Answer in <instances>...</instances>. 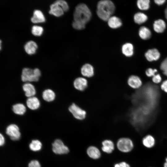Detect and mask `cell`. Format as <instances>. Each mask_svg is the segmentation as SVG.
Returning a JSON list of instances; mask_svg holds the SVG:
<instances>
[{
    "instance_id": "31",
    "label": "cell",
    "mask_w": 167,
    "mask_h": 167,
    "mask_svg": "<svg viewBox=\"0 0 167 167\" xmlns=\"http://www.w3.org/2000/svg\"><path fill=\"white\" fill-rule=\"evenodd\" d=\"M72 27L77 30L84 29L85 27V25L81 23L74 21L72 23Z\"/></svg>"
},
{
    "instance_id": "42",
    "label": "cell",
    "mask_w": 167,
    "mask_h": 167,
    "mask_svg": "<svg viewBox=\"0 0 167 167\" xmlns=\"http://www.w3.org/2000/svg\"><path fill=\"white\" fill-rule=\"evenodd\" d=\"M152 167V166H149V167Z\"/></svg>"
},
{
    "instance_id": "6",
    "label": "cell",
    "mask_w": 167,
    "mask_h": 167,
    "mask_svg": "<svg viewBox=\"0 0 167 167\" xmlns=\"http://www.w3.org/2000/svg\"><path fill=\"white\" fill-rule=\"evenodd\" d=\"M52 150L54 153L59 155L66 154L69 152L68 147L59 139L55 140L52 143Z\"/></svg>"
},
{
    "instance_id": "5",
    "label": "cell",
    "mask_w": 167,
    "mask_h": 167,
    "mask_svg": "<svg viewBox=\"0 0 167 167\" xmlns=\"http://www.w3.org/2000/svg\"><path fill=\"white\" fill-rule=\"evenodd\" d=\"M68 110L77 120H83L86 117V111L75 103H72L69 106Z\"/></svg>"
},
{
    "instance_id": "11",
    "label": "cell",
    "mask_w": 167,
    "mask_h": 167,
    "mask_svg": "<svg viewBox=\"0 0 167 167\" xmlns=\"http://www.w3.org/2000/svg\"><path fill=\"white\" fill-rule=\"evenodd\" d=\"M26 104L29 109L32 110H35L40 108L41 103L37 97L33 96L27 99Z\"/></svg>"
},
{
    "instance_id": "39",
    "label": "cell",
    "mask_w": 167,
    "mask_h": 167,
    "mask_svg": "<svg viewBox=\"0 0 167 167\" xmlns=\"http://www.w3.org/2000/svg\"><path fill=\"white\" fill-rule=\"evenodd\" d=\"M165 1V0H155V2L158 5H161L163 4Z\"/></svg>"
},
{
    "instance_id": "10",
    "label": "cell",
    "mask_w": 167,
    "mask_h": 167,
    "mask_svg": "<svg viewBox=\"0 0 167 167\" xmlns=\"http://www.w3.org/2000/svg\"><path fill=\"white\" fill-rule=\"evenodd\" d=\"M80 72L83 76L87 78L92 77L95 74L94 67L89 63L83 65L81 68Z\"/></svg>"
},
{
    "instance_id": "28",
    "label": "cell",
    "mask_w": 167,
    "mask_h": 167,
    "mask_svg": "<svg viewBox=\"0 0 167 167\" xmlns=\"http://www.w3.org/2000/svg\"><path fill=\"white\" fill-rule=\"evenodd\" d=\"M149 0H139L137 2V5L140 9L147 10L149 8Z\"/></svg>"
},
{
    "instance_id": "37",
    "label": "cell",
    "mask_w": 167,
    "mask_h": 167,
    "mask_svg": "<svg viewBox=\"0 0 167 167\" xmlns=\"http://www.w3.org/2000/svg\"><path fill=\"white\" fill-rule=\"evenodd\" d=\"M161 88L162 90L167 93V80L164 81L162 83Z\"/></svg>"
},
{
    "instance_id": "30",
    "label": "cell",
    "mask_w": 167,
    "mask_h": 167,
    "mask_svg": "<svg viewBox=\"0 0 167 167\" xmlns=\"http://www.w3.org/2000/svg\"><path fill=\"white\" fill-rule=\"evenodd\" d=\"M55 2L61 6L64 11H66L69 10L68 5L66 1L63 0H58Z\"/></svg>"
},
{
    "instance_id": "23",
    "label": "cell",
    "mask_w": 167,
    "mask_h": 167,
    "mask_svg": "<svg viewBox=\"0 0 167 167\" xmlns=\"http://www.w3.org/2000/svg\"><path fill=\"white\" fill-rule=\"evenodd\" d=\"M165 27L166 24L165 22L161 19L155 21L153 24L154 29L156 32L158 33L163 32Z\"/></svg>"
},
{
    "instance_id": "14",
    "label": "cell",
    "mask_w": 167,
    "mask_h": 167,
    "mask_svg": "<svg viewBox=\"0 0 167 167\" xmlns=\"http://www.w3.org/2000/svg\"><path fill=\"white\" fill-rule=\"evenodd\" d=\"M101 144V149L103 152L106 153H111L114 149V143L111 140L105 139L102 141Z\"/></svg>"
},
{
    "instance_id": "15",
    "label": "cell",
    "mask_w": 167,
    "mask_h": 167,
    "mask_svg": "<svg viewBox=\"0 0 167 167\" xmlns=\"http://www.w3.org/2000/svg\"><path fill=\"white\" fill-rule=\"evenodd\" d=\"M127 82L129 86L134 89L139 88L142 84V82L140 78L135 75H132L129 77Z\"/></svg>"
},
{
    "instance_id": "25",
    "label": "cell",
    "mask_w": 167,
    "mask_h": 167,
    "mask_svg": "<svg viewBox=\"0 0 167 167\" xmlns=\"http://www.w3.org/2000/svg\"><path fill=\"white\" fill-rule=\"evenodd\" d=\"M139 34L142 39L146 40L151 37V31L147 28L143 26L139 28Z\"/></svg>"
},
{
    "instance_id": "41",
    "label": "cell",
    "mask_w": 167,
    "mask_h": 167,
    "mask_svg": "<svg viewBox=\"0 0 167 167\" xmlns=\"http://www.w3.org/2000/svg\"><path fill=\"white\" fill-rule=\"evenodd\" d=\"M165 14L166 18L167 19V7L165 11Z\"/></svg>"
},
{
    "instance_id": "12",
    "label": "cell",
    "mask_w": 167,
    "mask_h": 167,
    "mask_svg": "<svg viewBox=\"0 0 167 167\" xmlns=\"http://www.w3.org/2000/svg\"><path fill=\"white\" fill-rule=\"evenodd\" d=\"M22 89L25 93V96L28 98L34 96L36 93L35 86L30 83L24 84L22 86Z\"/></svg>"
},
{
    "instance_id": "16",
    "label": "cell",
    "mask_w": 167,
    "mask_h": 167,
    "mask_svg": "<svg viewBox=\"0 0 167 167\" xmlns=\"http://www.w3.org/2000/svg\"><path fill=\"white\" fill-rule=\"evenodd\" d=\"M64 12L61 6L55 2L50 6L49 13L51 14L59 17L63 15Z\"/></svg>"
},
{
    "instance_id": "40",
    "label": "cell",
    "mask_w": 167,
    "mask_h": 167,
    "mask_svg": "<svg viewBox=\"0 0 167 167\" xmlns=\"http://www.w3.org/2000/svg\"><path fill=\"white\" fill-rule=\"evenodd\" d=\"M163 167H167V156L165 158L164 161L163 165Z\"/></svg>"
},
{
    "instance_id": "24",
    "label": "cell",
    "mask_w": 167,
    "mask_h": 167,
    "mask_svg": "<svg viewBox=\"0 0 167 167\" xmlns=\"http://www.w3.org/2000/svg\"><path fill=\"white\" fill-rule=\"evenodd\" d=\"M122 53L127 57L131 56L133 54V47L130 43L124 44L122 47Z\"/></svg>"
},
{
    "instance_id": "32",
    "label": "cell",
    "mask_w": 167,
    "mask_h": 167,
    "mask_svg": "<svg viewBox=\"0 0 167 167\" xmlns=\"http://www.w3.org/2000/svg\"><path fill=\"white\" fill-rule=\"evenodd\" d=\"M161 70L164 75L167 76V58L162 62L160 66Z\"/></svg>"
},
{
    "instance_id": "26",
    "label": "cell",
    "mask_w": 167,
    "mask_h": 167,
    "mask_svg": "<svg viewBox=\"0 0 167 167\" xmlns=\"http://www.w3.org/2000/svg\"><path fill=\"white\" fill-rule=\"evenodd\" d=\"M147 16L143 13L138 12L134 16V20L135 23L140 24L145 22L147 19Z\"/></svg>"
},
{
    "instance_id": "9",
    "label": "cell",
    "mask_w": 167,
    "mask_h": 167,
    "mask_svg": "<svg viewBox=\"0 0 167 167\" xmlns=\"http://www.w3.org/2000/svg\"><path fill=\"white\" fill-rule=\"evenodd\" d=\"M73 85L74 88L77 90L81 92L84 91L88 87V81L84 77H79L74 79Z\"/></svg>"
},
{
    "instance_id": "20",
    "label": "cell",
    "mask_w": 167,
    "mask_h": 167,
    "mask_svg": "<svg viewBox=\"0 0 167 167\" xmlns=\"http://www.w3.org/2000/svg\"><path fill=\"white\" fill-rule=\"evenodd\" d=\"M107 22L109 27L113 29L117 28L122 25L121 19L116 16H111Z\"/></svg>"
},
{
    "instance_id": "17",
    "label": "cell",
    "mask_w": 167,
    "mask_h": 167,
    "mask_svg": "<svg viewBox=\"0 0 167 167\" xmlns=\"http://www.w3.org/2000/svg\"><path fill=\"white\" fill-rule=\"evenodd\" d=\"M160 56V53L155 49H149L145 54V56L146 59L150 62L158 59Z\"/></svg>"
},
{
    "instance_id": "22",
    "label": "cell",
    "mask_w": 167,
    "mask_h": 167,
    "mask_svg": "<svg viewBox=\"0 0 167 167\" xmlns=\"http://www.w3.org/2000/svg\"><path fill=\"white\" fill-rule=\"evenodd\" d=\"M37 48L36 43L32 41L28 42L24 46V49L27 53L29 54H34Z\"/></svg>"
},
{
    "instance_id": "38",
    "label": "cell",
    "mask_w": 167,
    "mask_h": 167,
    "mask_svg": "<svg viewBox=\"0 0 167 167\" xmlns=\"http://www.w3.org/2000/svg\"><path fill=\"white\" fill-rule=\"evenodd\" d=\"M5 139L3 135L0 133V145L1 146H3L5 143Z\"/></svg>"
},
{
    "instance_id": "34",
    "label": "cell",
    "mask_w": 167,
    "mask_h": 167,
    "mask_svg": "<svg viewBox=\"0 0 167 167\" xmlns=\"http://www.w3.org/2000/svg\"><path fill=\"white\" fill-rule=\"evenodd\" d=\"M114 167H131L130 165L125 161H122L114 164Z\"/></svg>"
},
{
    "instance_id": "7",
    "label": "cell",
    "mask_w": 167,
    "mask_h": 167,
    "mask_svg": "<svg viewBox=\"0 0 167 167\" xmlns=\"http://www.w3.org/2000/svg\"><path fill=\"white\" fill-rule=\"evenodd\" d=\"M6 133L14 141L19 140L21 136L19 129L17 125L15 124H11L6 128Z\"/></svg>"
},
{
    "instance_id": "35",
    "label": "cell",
    "mask_w": 167,
    "mask_h": 167,
    "mask_svg": "<svg viewBox=\"0 0 167 167\" xmlns=\"http://www.w3.org/2000/svg\"><path fill=\"white\" fill-rule=\"evenodd\" d=\"M161 77L159 74L155 75L152 78V82L155 84L159 83L161 81Z\"/></svg>"
},
{
    "instance_id": "3",
    "label": "cell",
    "mask_w": 167,
    "mask_h": 167,
    "mask_svg": "<svg viewBox=\"0 0 167 167\" xmlns=\"http://www.w3.org/2000/svg\"><path fill=\"white\" fill-rule=\"evenodd\" d=\"M116 145L119 151L125 153L131 152L135 147V144L133 140L127 137H122L118 139Z\"/></svg>"
},
{
    "instance_id": "13",
    "label": "cell",
    "mask_w": 167,
    "mask_h": 167,
    "mask_svg": "<svg viewBox=\"0 0 167 167\" xmlns=\"http://www.w3.org/2000/svg\"><path fill=\"white\" fill-rule=\"evenodd\" d=\"M86 152L87 155L90 158L94 160L99 159L101 156L100 150L94 146L88 147L87 148Z\"/></svg>"
},
{
    "instance_id": "21",
    "label": "cell",
    "mask_w": 167,
    "mask_h": 167,
    "mask_svg": "<svg viewBox=\"0 0 167 167\" xmlns=\"http://www.w3.org/2000/svg\"><path fill=\"white\" fill-rule=\"evenodd\" d=\"M31 21L33 23H39L44 22L45 17L42 12L40 10H35L33 16L31 18Z\"/></svg>"
},
{
    "instance_id": "18",
    "label": "cell",
    "mask_w": 167,
    "mask_h": 167,
    "mask_svg": "<svg viewBox=\"0 0 167 167\" xmlns=\"http://www.w3.org/2000/svg\"><path fill=\"white\" fill-rule=\"evenodd\" d=\"M42 97L45 101L49 102H51L55 99L56 94L52 89H47L43 92Z\"/></svg>"
},
{
    "instance_id": "2",
    "label": "cell",
    "mask_w": 167,
    "mask_h": 167,
    "mask_svg": "<svg viewBox=\"0 0 167 167\" xmlns=\"http://www.w3.org/2000/svg\"><path fill=\"white\" fill-rule=\"evenodd\" d=\"M41 72L38 68L32 69L24 68L22 70L21 79L24 82H37L40 79Z\"/></svg>"
},
{
    "instance_id": "1",
    "label": "cell",
    "mask_w": 167,
    "mask_h": 167,
    "mask_svg": "<svg viewBox=\"0 0 167 167\" xmlns=\"http://www.w3.org/2000/svg\"><path fill=\"white\" fill-rule=\"evenodd\" d=\"M91 17V12L85 4L80 3L75 7L73 14L74 21L86 25Z\"/></svg>"
},
{
    "instance_id": "33",
    "label": "cell",
    "mask_w": 167,
    "mask_h": 167,
    "mask_svg": "<svg viewBox=\"0 0 167 167\" xmlns=\"http://www.w3.org/2000/svg\"><path fill=\"white\" fill-rule=\"evenodd\" d=\"M157 72L156 69H152L151 68H149L147 69L145 72L147 76L148 77H153L155 75V73Z\"/></svg>"
},
{
    "instance_id": "4",
    "label": "cell",
    "mask_w": 167,
    "mask_h": 167,
    "mask_svg": "<svg viewBox=\"0 0 167 167\" xmlns=\"http://www.w3.org/2000/svg\"><path fill=\"white\" fill-rule=\"evenodd\" d=\"M115 6L110 0H103L99 1L97 5V11L111 16L114 12Z\"/></svg>"
},
{
    "instance_id": "36",
    "label": "cell",
    "mask_w": 167,
    "mask_h": 167,
    "mask_svg": "<svg viewBox=\"0 0 167 167\" xmlns=\"http://www.w3.org/2000/svg\"><path fill=\"white\" fill-rule=\"evenodd\" d=\"M28 167H41L39 162L36 160L31 161L29 163Z\"/></svg>"
},
{
    "instance_id": "8",
    "label": "cell",
    "mask_w": 167,
    "mask_h": 167,
    "mask_svg": "<svg viewBox=\"0 0 167 167\" xmlns=\"http://www.w3.org/2000/svg\"><path fill=\"white\" fill-rule=\"evenodd\" d=\"M141 143L146 148L150 149L153 148L156 144V140L153 135L149 134L144 136L141 139Z\"/></svg>"
},
{
    "instance_id": "27",
    "label": "cell",
    "mask_w": 167,
    "mask_h": 167,
    "mask_svg": "<svg viewBox=\"0 0 167 167\" xmlns=\"http://www.w3.org/2000/svg\"><path fill=\"white\" fill-rule=\"evenodd\" d=\"M41 142L38 140H33L29 144V147L32 151L36 152L40 151L42 148Z\"/></svg>"
},
{
    "instance_id": "19",
    "label": "cell",
    "mask_w": 167,
    "mask_h": 167,
    "mask_svg": "<svg viewBox=\"0 0 167 167\" xmlns=\"http://www.w3.org/2000/svg\"><path fill=\"white\" fill-rule=\"evenodd\" d=\"M12 110L15 114L19 115H23L26 113V108L24 104L17 103L12 105Z\"/></svg>"
},
{
    "instance_id": "29",
    "label": "cell",
    "mask_w": 167,
    "mask_h": 167,
    "mask_svg": "<svg viewBox=\"0 0 167 167\" xmlns=\"http://www.w3.org/2000/svg\"><path fill=\"white\" fill-rule=\"evenodd\" d=\"M43 29L42 27L34 25L32 27V32L34 35L36 36H40L42 33Z\"/></svg>"
}]
</instances>
